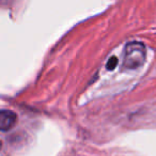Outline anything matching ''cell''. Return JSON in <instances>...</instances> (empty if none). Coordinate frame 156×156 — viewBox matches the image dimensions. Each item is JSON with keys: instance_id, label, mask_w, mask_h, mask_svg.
Wrapping results in <instances>:
<instances>
[{"instance_id": "6da1fadb", "label": "cell", "mask_w": 156, "mask_h": 156, "mask_svg": "<svg viewBox=\"0 0 156 156\" xmlns=\"http://www.w3.org/2000/svg\"><path fill=\"white\" fill-rule=\"evenodd\" d=\"M147 51L145 47L140 42H130L125 46L124 50L123 66L127 69H135L144 63Z\"/></svg>"}, {"instance_id": "7a4b0ae2", "label": "cell", "mask_w": 156, "mask_h": 156, "mask_svg": "<svg viewBox=\"0 0 156 156\" xmlns=\"http://www.w3.org/2000/svg\"><path fill=\"white\" fill-rule=\"evenodd\" d=\"M17 115L11 110H0V132H8L15 126Z\"/></svg>"}, {"instance_id": "3957f363", "label": "cell", "mask_w": 156, "mask_h": 156, "mask_svg": "<svg viewBox=\"0 0 156 156\" xmlns=\"http://www.w3.org/2000/svg\"><path fill=\"white\" fill-rule=\"evenodd\" d=\"M118 64V59L115 57H112V58L109 59V61L107 62V69H113Z\"/></svg>"}]
</instances>
